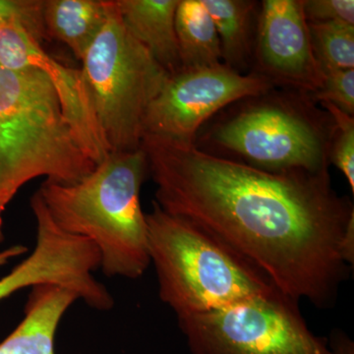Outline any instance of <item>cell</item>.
Returning a JSON list of instances; mask_svg holds the SVG:
<instances>
[{
    "label": "cell",
    "mask_w": 354,
    "mask_h": 354,
    "mask_svg": "<svg viewBox=\"0 0 354 354\" xmlns=\"http://www.w3.org/2000/svg\"><path fill=\"white\" fill-rule=\"evenodd\" d=\"M141 149L157 186L153 201L165 213L216 237L286 297L335 304L348 276L342 242L354 209L329 171H265L149 136Z\"/></svg>",
    "instance_id": "1"
},
{
    "label": "cell",
    "mask_w": 354,
    "mask_h": 354,
    "mask_svg": "<svg viewBox=\"0 0 354 354\" xmlns=\"http://www.w3.org/2000/svg\"><path fill=\"white\" fill-rule=\"evenodd\" d=\"M149 174L144 151L111 153L74 183L44 180L38 190L53 221L92 242L109 278L138 279L151 264L146 214L140 203Z\"/></svg>",
    "instance_id": "2"
},
{
    "label": "cell",
    "mask_w": 354,
    "mask_h": 354,
    "mask_svg": "<svg viewBox=\"0 0 354 354\" xmlns=\"http://www.w3.org/2000/svg\"><path fill=\"white\" fill-rule=\"evenodd\" d=\"M95 167L48 77L36 68L0 66V244L4 211L25 184L39 177L74 183Z\"/></svg>",
    "instance_id": "3"
},
{
    "label": "cell",
    "mask_w": 354,
    "mask_h": 354,
    "mask_svg": "<svg viewBox=\"0 0 354 354\" xmlns=\"http://www.w3.org/2000/svg\"><path fill=\"white\" fill-rule=\"evenodd\" d=\"M146 214L149 254L158 295L177 318L214 311L279 292L239 254L190 221L153 201Z\"/></svg>",
    "instance_id": "4"
},
{
    "label": "cell",
    "mask_w": 354,
    "mask_h": 354,
    "mask_svg": "<svg viewBox=\"0 0 354 354\" xmlns=\"http://www.w3.org/2000/svg\"><path fill=\"white\" fill-rule=\"evenodd\" d=\"M248 97L212 128L208 140L239 160L270 171H329L333 123L310 94L291 90Z\"/></svg>",
    "instance_id": "5"
},
{
    "label": "cell",
    "mask_w": 354,
    "mask_h": 354,
    "mask_svg": "<svg viewBox=\"0 0 354 354\" xmlns=\"http://www.w3.org/2000/svg\"><path fill=\"white\" fill-rule=\"evenodd\" d=\"M82 64L84 81L111 153L140 150L147 111L169 74L127 31L115 0Z\"/></svg>",
    "instance_id": "6"
},
{
    "label": "cell",
    "mask_w": 354,
    "mask_h": 354,
    "mask_svg": "<svg viewBox=\"0 0 354 354\" xmlns=\"http://www.w3.org/2000/svg\"><path fill=\"white\" fill-rule=\"evenodd\" d=\"M283 293L177 318L192 354H330Z\"/></svg>",
    "instance_id": "7"
},
{
    "label": "cell",
    "mask_w": 354,
    "mask_h": 354,
    "mask_svg": "<svg viewBox=\"0 0 354 354\" xmlns=\"http://www.w3.org/2000/svg\"><path fill=\"white\" fill-rule=\"evenodd\" d=\"M272 88L274 86L264 76L239 73L223 64L181 69L167 77L149 106L144 137L195 144L200 128L214 114Z\"/></svg>",
    "instance_id": "8"
},
{
    "label": "cell",
    "mask_w": 354,
    "mask_h": 354,
    "mask_svg": "<svg viewBox=\"0 0 354 354\" xmlns=\"http://www.w3.org/2000/svg\"><path fill=\"white\" fill-rule=\"evenodd\" d=\"M253 60L255 73L274 87L283 86L307 94L320 90L324 75L312 48L304 0L261 2Z\"/></svg>",
    "instance_id": "9"
},
{
    "label": "cell",
    "mask_w": 354,
    "mask_h": 354,
    "mask_svg": "<svg viewBox=\"0 0 354 354\" xmlns=\"http://www.w3.org/2000/svg\"><path fill=\"white\" fill-rule=\"evenodd\" d=\"M0 66L43 72L55 88L64 118L86 155L95 165L111 155L81 69L71 68L53 57L18 23L0 26Z\"/></svg>",
    "instance_id": "10"
},
{
    "label": "cell",
    "mask_w": 354,
    "mask_h": 354,
    "mask_svg": "<svg viewBox=\"0 0 354 354\" xmlns=\"http://www.w3.org/2000/svg\"><path fill=\"white\" fill-rule=\"evenodd\" d=\"M25 316L3 342L0 354H55V339L62 317L79 300L73 290L44 283L31 288Z\"/></svg>",
    "instance_id": "11"
},
{
    "label": "cell",
    "mask_w": 354,
    "mask_h": 354,
    "mask_svg": "<svg viewBox=\"0 0 354 354\" xmlns=\"http://www.w3.org/2000/svg\"><path fill=\"white\" fill-rule=\"evenodd\" d=\"M180 0H115L127 31L169 74L183 69L176 32Z\"/></svg>",
    "instance_id": "12"
},
{
    "label": "cell",
    "mask_w": 354,
    "mask_h": 354,
    "mask_svg": "<svg viewBox=\"0 0 354 354\" xmlns=\"http://www.w3.org/2000/svg\"><path fill=\"white\" fill-rule=\"evenodd\" d=\"M113 0H44L43 20L48 38L62 41L82 62L104 29Z\"/></svg>",
    "instance_id": "13"
},
{
    "label": "cell",
    "mask_w": 354,
    "mask_h": 354,
    "mask_svg": "<svg viewBox=\"0 0 354 354\" xmlns=\"http://www.w3.org/2000/svg\"><path fill=\"white\" fill-rule=\"evenodd\" d=\"M221 41L223 64L241 73L253 60L259 4L250 0H202Z\"/></svg>",
    "instance_id": "14"
},
{
    "label": "cell",
    "mask_w": 354,
    "mask_h": 354,
    "mask_svg": "<svg viewBox=\"0 0 354 354\" xmlns=\"http://www.w3.org/2000/svg\"><path fill=\"white\" fill-rule=\"evenodd\" d=\"M176 32L183 69L223 64L218 31L202 0L179 1Z\"/></svg>",
    "instance_id": "15"
},
{
    "label": "cell",
    "mask_w": 354,
    "mask_h": 354,
    "mask_svg": "<svg viewBox=\"0 0 354 354\" xmlns=\"http://www.w3.org/2000/svg\"><path fill=\"white\" fill-rule=\"evenodd\" d=\"M312 48L323 75L354 69V25L308 23Z\"/></svg>",
    "instance_id": "16"
},
{
    "label": "cell",
    "mask_w": 354,
    "mask_h": 354,
    "mask_svg": "<svg viewBox=\"0 0 354 354\" xmlns=\"http://www.w3.org/2000/svg\"><path fill=\"white\" fill-rule=\"evenodd\" d=\"M322 106L332 118L330 162L334 164L346 176L354 193V115L344 113L328 102Z\"/></svg>",
    "instance_id": "17"
},
{
    "label": "cell",
    "mask_w": 354,
    "mask_h": 354,
    "mask_svg": "<svg viewBox=\"0 0 354 354\" xmlns=\"http://www.w3.org/2000/svg\"><path fill=\"white\" fill-rule=\"evenodd\" d=\"M51 268L44 256L31 253L0 279V302L17 291L50 283Z\"/></svg>",
    "instance_id": "18"
},
{
    "label": "cell",
    "mask_w": 354,
    "mask_h": 354,
    "mask_svg": "<svg viewBox=\"0 0 354 354\" xmlns=\"http://www.w3.org/2000/svg\"><path fill=\"white\" fill-rule=\"evenodd\" d=\"M43 6L44 0H0V26L18 23L41 44L48 39Z\"/></svg>",
    "instance_id": "19"
},
{
    "label": "cell",
    "mask_w": 354,
    "mask_h": 354,
    "mask_svg": "<svg viewBox=\"0 0 354 354\" xmlns=\"http://www.w3.org/2000/svg\"><path fill=\"white\" fill-rule=\"evenodd\" d=\"M310 97L315 102H328L354 115V69L326 74L322 87Z\"/></svg>",
    "instance_id": "20"
},
{
    "label": "cell",
    "mask_w": 354,
    "mask_h": 354,
    "mask_svg": "<svg viewBox=\"0 0 354 354\" xmlns=\"http://www.w3.org/2000/svg\"><path fill=\"white\" fill-rule=\"evenodd\" d=\"M308 23H344L354 25L353 0H304Z\"/></svg>",
    "instance_id": "21"
},
{
    "label": "cell",
    "mask_w": 354,
    "mask_h": 354,
    "mask_svg": "<svg viewBox=\"0 0 354 354\" xmlns=\"http://www.w3.org/2000/svg\"><path fill=\"white\" fill-rule=\"evenodd\" d=\"M329 348L330 354H354L353 342L339 330H335L330 335Z\"/></svg>",
    "instance_id": "22"
},
{
    "label": "cell",
    "mask_w": 354,
    "mask_h": 354,
    "mask_svg": "<svg viewBox=\"0 0 354 354\" xmlns=\"http://www.w3.org/2000/svg\"><path fill=\"white\" fill-rule=\"evenodd\" d=\"M28 248L24 245H13L0 251V267L6 265L9 261L12 260L13 258L19 257V256L24 255L27 253Z\"/></svg>",
    "instance_id": "23"
}]
</instances>
